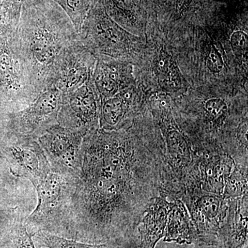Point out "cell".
<instances>
[{
  "instance_id": "cell-28",
  "label": "cell",
  "mask_w": 248,
  "mask_h": 248,
  "mask_svg": "<svg viewBox=\"0 0 248 248\" xmlns=\"http://www.w3.org/2000/svg\"><path fill=\"white\" fill-rule=\"evenodd\" d=\"M244 248H248V246H246V247H245Z\"/></svg>"
},
{
  "instance_id": "cell-5",
  "label": "cell",
  "mask_w": 248,
  "mask_h": 248,
  "mask_svg": "<svg viewBox=\"0 0 248 248\" xmlns=\"http://www.w3.org/2000/svg\"><path fill=\"white\" fill-rule=\"evenodd\" d=\"M78 40L95 56L128 62L140 55V37L121 27L99 8L93 10L78 32Z\"/></svg>"
},
{
  "instance_id": "cell-27",
  "label": "cell",
  "mask_w": 248,
  "mask_h": 248,
  "mask_svg": "<svg viewBox=\"0 0 248 248\" xmlns=\"http://www.w3.org/2000/svg\"><path fill=\"white\" fill-rule=\"evenodd\" d=\"M193 0H178L177 9L179 13L186 12Z\"/></svg>"
},
{
  "instance_id": "cell-22",
  "label": "cell",
  "mask_w": 248,
  "mask_h": 248,
  "mask_svg": "<svg viewBox=\"0 0 248 248\" xmlns=\"http://www.w3.org/2000/svg\"><path fill=\"white\" fill-rule=\"evenodd\" d=\"M68 16L77 32H79L89 14L91 0H54Z\"/></svg>"
},
{
  "instance_id": "cell-2",
  "label": "cell",
  "mask_w": 248,
  "mask_h": 248,
  "mask_svg": "<svg viewBox=\"0 0 248 248\" xmlns=\"http://www.w3.org/2000/svg\"><path fill=\"white\" fill-rule=\"evenodd\" d=\"M15 36L39 92L50 89L60 55L78 41L69 18L50 3H29L24 6Z\"/></svg>"
},
{
  "instance_id": "cell-21",
  "label": "cell",
  "mask_w": 248,
  "mask_h": 248,
  "mask_svg": "<svg viewBox=\"0 0 248 248\" xmlns=\"http://www.w3.org/2000/svg\"><path fill=\"white\" fill-rule=\"evenodd\" d=\"M248 168L235 164L234 169L227 180L222 196L227 200L242 197L248 193Z\"/></svg>"
},
{
  "instance_id": "cell-16",
  "label": "cell",
  "mask_w": 248,
  "mask_h": 248,
  "mask_svg": "<svg viewBox=\"0 0 248 248\" xmlns=\"http://www.w3.org/2000/svg\"><path fill=\"white\" fill-rule=\"evenodd\" d=\"M248 194L229 200L228 210L219 232V248L248 246Z\"/></svg>"
},
{
  "instance_id": "cell-24",
  "label": "cell",
  "mask_w": 248,
  "mask_h": 248,
  "mask_svg": "<svg viewBox=\"0 0 248 248\" xmlns=\"http://www.w3.org/2000/svg\"><path fill=\"white\" fill-rule=\"evenodd\" d=\"M231 45L233 53L239 61L248 63V35L244 31H235L231 36Z\"/></svg>"
},
{
  "instance_id": "cell-15",
  "label": "cell",
  "mask_w": 248,
  "mask_h": 248,
  "mask_svg": "<svg viewBox=\"0 0 248 248\" xmlns=\"http://www.w3.org/2000/svg\"><path fill=\"white\" fill-rule=\"evenodd\" d=\"M135 86L101 102L99 128L116 131L131 126L140 112Z\"/></svg>"
},
{
  "instance_id": "cell-8",
  "label": "cell",
  "mask_w": 248,
  "mask_h": 248,
  "mask_svg": "<svg viewBox=\"0 0 248 248\" xmlns=\"http://www.w3.org/2000/svg\"><path fill=\"white\" fill-rule=\"evenodd\" d=\"M86 135L79 130L55 124L37 141L53 172L78 179L83 161L82 145Z\"/></svg>"
},
{
  "instance_id": "cell-4",
  "label": "cell",
  "mask_w": 248,
  "mask_h": 248,
  "mask_svg": "<svg viewBox=\"0 0 248 248\" xmlns=\"http://www.w3.org/2000/svg\"><path fill=\"white\" fill-rule=\"evenodd\" d=\"M78 179L50 171L35 187L37 205L25 218L28 231H45L62 237L71 236L73 199Z\"/></svg>"
},
{
  "instance_id": "cell-20",
  "label": "cell",
  "mask_w": 248,
  "mask_h": 248,
  "mask_svg": "<svg viewBox=\"0 0 248 248\" xmlns=\"http://www.w3.org/2000/svg\"><path fill=\"white\" fill-rule=\"evenodd\" d=\"M40 247L47 248H141L138 235H134L122 243L102 244H87L75 239H66L45 231H39L33 236Z\"/></svg>"
},
{
  "instance_id": "cell-11",
  "label": "cell",
  "mask_w": 248,
  "mask_h": 248,
  "mask_svg": "<svg viewBox=\"0 0 248 248\" xmlns=\"http://www.w3.org/2000/svg\"><path fill=\"white\" fill-rule=\"evenodd\" d=\"M101 101L92 78L73 92L62 94L58 124L85 135L99 128Z\"/></svg>"
},
{
  "instance_id": "cell-6",
  "label": "cell",
  "mask_w": 248,
  "mask_h": 248,
  "mask_svg": "<svg viewBox=\"0 0 248 248\" xmlns=\"http://www.w3.org/2000/svg\"><path fill=\"white\" fill-rule=\"evenodd\" d=\"M15 33L0 36V109L8 113L23 110L40 94L18 49Z\"/></svg>"
},
{
  "instance_id": "cell-1",
  "label": "cell",
  "mask_w": 248,
  "mask_h": 248,
  "mask_svg": "<svg viewBox=\"0 0 248 248\" xmlns=\"http://www.w3.org/2000/svg\"><path fill=\"white\" fill-rule=\"evenodd\" d=\"M82 151L71 238L92 244L123 242L159 195L164 146L159 130L138 117L128 128L87 134Z\"/></svg>"
},
{
  "instance_id": "cell-25",
  "label": "cell",
  "mask_w": 248,
  "mask_h": 248,
  "mask_svg": "<svg viewBox=\"0 0 248 248\" xmlns=\"http://www.w3.org/2000/svg\"><path fill=\"white\" fill-rule=\"evenodd\" d=\"M206 64L214 73H221L224 66L223 55L213 42H210L207 47Z\"/></svg>"
},
{
  "instance_id": "cell-19",
  "label": "cell",
  "mask_w": 248,
  "mask_h": 248,
  "mask_svg": "<svg viewBox=\"0 0 248 248\" xmlns=\"http://www.w3.org/2000/svg\"><path fill=\"white\" fill-rule=\"evenodd\" d=\"M165 231L164 241L177 244L195 243V228L185 204L182 200L172 201Z\"/></svg>"
},
{
  "instance_id": "cell-18",
  "label": "cell",
  "mask_w": 248,
  "mask_h": 248,
  "mask_svg": "<svg viewBox=\"0 0 248 248\" xmlns=\"http://www.w3.org/2000/svg\"><path fill=\"white\" fill-rule=\"evenodd\" d=\"M153 69L159 87L164 93L174 96L179 95L187 91L188 84L177 60L164 46L156 51Z\"/></svg>"
},
{
  "instance_id": "cell-23",
  "label": "cell",
  "mask_w": 248,
  "mask_h": 248,
  "mask_svg": "<svg viewBox=\"0 0 248 248\" xmlns=\"http://www.w3.org/2000/svg\"><path fill=\"white\" fill-rule=\"evenodd\" d=\"M9 248H36L33 235L31 234L25 224V218L18 215L15 218L14 228L11 231Z\"/></svg>"
},
{
  "instance_id": "cell-14",
  "label": "cell",
  "mask_w": 248,
  "mask_h": 248,
  "mask_svg": "<svg viewBox=\"0 0 248 248\" xmlns=\"http://www.w3.org/2000/svg\"><path fill=\"white\" fill-rule=\"evenodd\" d=\"M133 63L97 56L92 79L101 102L135 86Z\"/></svg>"
},
{
  "instance_id": "cell-17",
  "label": "cell",
  "mask_w": 248,
  "mask_h": 248,
  "mask_svg": "<svg viewBox=\"0 0 248 248\" xmlns=\"http://www.w3.org/2000/svg\"><path fill=\"white\" fill-rule=\"evenodd\" d=\"M171 203L167 195L160 190L159 195L152 203L137 228L141 248H155L164 236Z\"/></svg>"
},
{
  "instance_id": "cell-12",
  "label": "cell",
  "mask_w": 248,
  "mask_h": 248,
  "mask_svg": "<svg viewBox=\"0 0 248 248\" xmlns=\"http://www.w3.org/2000/svg\"><path fill=\"white\" fill-rule=\"evenodd\" d=\"M96 62L97 56L78 40L60 55L50 88H56L62 94L79 89L92 78Z\"/></svg>"
},
{
  "instance_id": "cell-9",
  "label": "cell",
  "mask_w": 248,
  "mask_h": 248,
  "mask_svg": "<svg viewBox=\"0 0 248 248\" xmlns=\"http://www.w3.org/2000/svg\"><path fill=\"white\" fill-rule=\"evenodd\" d=\"M1 143V151L16 177L27 179L35 187L51 171L37 139L9 131Z\"/></svg>"
},
{
  "instance_id": "cell-13",
  "label": "cell",
  "mask_w": 248,
  "mask_h": 248,
  "mask_svg": "<svg viewBox=\"0 0 248 248\" xmlns=\"http://www.w3.org/2000/svg\"><path fill=\"white\" fill-rule=\"evenodd\" d=\"M234 166V159L223 152L196 153L191 189L222 195Z\"/></svg>"
},
{
  "instance_id": "cell-10",
  "label": "cell",
  "mask_w": 248,
  "mask_h": 248,
  "mask_svg": "<svg viewBox=\"0 0 248 248\" xmlns=\"http://www.w3.org/2000/svg\"><path fill=\"white\" fill-rule=\"evenodd\" d=\"M61 103L62 93L59 90L54 87L47 89L25 108L6 114L9 131L37 140L58 124Z\"/></svg>"
},
{
  "instance_id": "cell-3",
  "label": "cell",
  "mask_w": 248,
  "mask_h": 248,
  "mask_svg": "<svg viewBox=\"0 0 248 248\" xmlns=\"http://www.w3.org/2000/svg\"><path fill=\"white\" fill-rule=\"evenodd\" d=\"M152 114L164 146L161 190L170 202L181 200L192 184L196 152L178 124L171 105L161 101L152 107Z\"/></svg>"
},
{
  "instance_id": "cell-26",
  "label": "cell",
  "mask_w": 248,
  "mask_h": 248,
  "mask_svg": "<svg viewBox=\"0 0 248 248\" xmlns=\"http://www.w3.org/2000/svg\"><path fill=\"white\" fill-rule=\"evenodd\" d=\"M109 2L116 16L124 19H128V21L130 22L134 14V6L132 0H109Z\"/></svg>"
},
{
  "instance_id": "cell-7",
  "label": "cell",
  "mask_w": 248,
  "mask_h": 248,
  "mask_svg": "<svg viewBox=\"0 0 248 248\" xmlns=\"http://www.w3.org/2000/svg\"><path fill=\"white\" fill-rule=\"evenodd\" d=\"M181 200L185 204L195 228V243L218 246L229 200L222 195L193 188L186 191Z\"/></svg>"
}]
</instances>
